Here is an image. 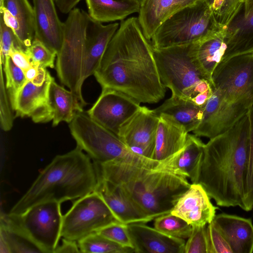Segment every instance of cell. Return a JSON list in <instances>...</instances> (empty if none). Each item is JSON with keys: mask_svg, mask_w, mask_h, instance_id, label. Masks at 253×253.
<instances>
[{"mask_svg": "<svg viewBox=\"0 0 253 253\" xmlns=\"http://www.w3.org/2000/svg\"><path fill=\"white\" fill-rule=\"evenodd\" d=\"M88 13L78 8L72 9L63 22V40L57 54L56 70L61 83L67 86L84 107L82 94L84 82L86 31Z\"/></svg>", "mask_w": 253, "mask_h": 253, "instance_id": "obj_6", "label": "cell"}, {"mask_svg": "<svg viewBox=\"0 0 253 253\" xmlns=\"http://www.w3.org/2000/svg\"><path fill=\"white\" fill-rule=\"evenodd\" d=\"M154 111L158 116L163 114L172 118L189 133L194 131L200 125L204 107L197 105L190 99L171 95Z\"/></svg>", "mask_w": 253, "mask_h": 253, "instance_id": "obj_26", "label": "cell"}, {"mask_svg": "<svg viewBox=\"0 0 253 253\" xmlns=\"http://www.w3.org/2000/svg\"><path fill=\"white\" fill-rule=\"evenodd\" d=\"M217 207L199 183H192L179 198L170 213L177 216L192 226H205L214 219Z\"/></svg>", "mask_w": 253, "mask_h": 253, "instance_id": "obj_16", "label": "cell"}, {"mask_svg": "<svg viewBox=\"0 0 253 253\" xmlns=\"http://www.w3.org/2000/svg\"><path fill=\"white\" fill-rule=\"evenodd\" d=\"M221 27L210 5L198 0L164 22L153 35L151 44L163 48L198 42Z\"/></svg>", "mask_w": 253, "mask_h": 253, "instance_id": "obj_7", "label": "cell"}, {"mask_svg": "<svg viewBox=\"0 0 253 253\" xmlns=\"http://www.w3.org/2000/svg\"><path fill=\"white\" fill-rule=\"evenodd\" d=\"M208 253H233L229 245L212 221L206 225Z\"/></svg>", "mask_w": 253, "mask_h": 253, "instance_id": "obj_42", "label": "cell"}, {"mask_svg": "<svg viewBox=\"0 0 253 253\" xmlns=\"http://www.w3.org/2000/svg\"><path fill=\"white\" fill-rule=\"evenodd\" d=\"M52 77L47 71L41 85L27 81L17 93L11 108L16 117H30L35 123H45L53 120V114L49 100V87Z\"/></svg>", "mask_w": 253, "mask_h": 253, "instance_id": "obj_15", "label": "cell"}, {"mask_svg": "<svg viewBox=\"0 0 253 253\" xmlns=\"http://www.w3.org/2000/svg\"><path fill=\"white\" fill-rule=\"evenodd\" d=\"M152 159L158 162L176 154L184 146L188 132L172 118L160 115Z\"/></svg>", "mask_w": 253, "mask_h": 253, "instance_id": "obj_24", "label": "cell"}, {"mask_svg": "<svg viewBox=\"0 0 253 253\" xmlns=\"http://www.w3.org/2000/svg\"><path fill=\"white\" fill-rule=\"evenodd\" d=\"M212 89V94L204 107L202 120L193 131L197 136L210 139L231 128L247 113L253 103L249 101H228Z\"/></svg>", "mask_w": 253, "mask_h": 253, "instance_id": "obj_12", "label": "cell"}, {"mask_svg": "<svg viewBox=\"0 0 253 253\" xmlns=\"http://www.w3.org/2000/svg\"><path fill=\"white\" fill-rule=\"evenodd\" d=\"M40 66L33 65L30 68L24 71L26 79L28 81H32L38 75Z\"/></svg>", "mask_w": 253, "mask_h": 253, "instance_id": "obj_47", "label": "cell"}, {"mask_svg": "<svg viewBox=\"0 0 253 253\" xmlns=\"http://www.w3.org/2000/svg\"><path fill=\"white\" fill-rule=\"evenodd\" d=\"M154 227L169 236L182 239L190 236L192 226L182 218L170 212L155 218Z\"/></svg>", "mask_w": 253, "mask_h": 253, "instance_id": "obj_33", "label": "cell"}, {"mask_svg": "<svg viewBox=\"0 0 253 253\" xmlns=\"http://www.w3.org/2000/svg\"><path fill=\"white\" fill-rule=\"evenodd\" d=\"M80 253H133L132 248L122 246L97 232L90 234L77 242Z\"/></svg>", "mask_w": 253, "mask_h": 253, "instance_id": "obj_32", "label": "cell"}, {"mask_svg": "<svg viewBox=\"0 0 253 253\" xmlns=\"http://www.w3.org/2000/svg\"><path fill=\"white\" fill-rule=\"evenodd\" d=\"M4 7L15 17L19 26L17 37L27 49L35 37L33 7L28 0H3Z\"/></svg>", "mask_w": 253, "mask_h": 253, "instance_id": "obj_30", "label": "cell"}, {"mask_svg": "<svg viewBox=\"0 0 253 253\" xmlns=\"http://www.w3.org/2000/svg\"><path fill=\"white\" fill-rule=\"evenodd\" d=\"M212 222L233 253L253 252V224L251 219L221 213L215 215Z\"/></svg>", "mask_w": 253, "mask_h": 253, "instance_id": "obj_21", "label": "cell"}, {"mask_svg": "<svg viewBox=\"0 0 253 253\" xmlns=\"http://www.w3.org/2000/svg\"><path fill=\"white\" fill-rule=\"evenodd\" d=\"M245 0H223L220 8L215 16L218 24L227 28L242 9Z\"/></svg>", "mask_w": 253, "mask_h": 253, "instance_id": "obj_40", "label": "cell"}, {"mask_svg": "<svg viewBox=\"0 0 253 253\" xmlns=\"http://www.w3.org/2000/svg\"><path fill=\"white\" fill-rule=\"evenodd\" d=\"M187 239L184 253H208L206 225L192 226V233Z\"/></svg>", "mask_w": 253, "mask_h": 253, "instance_id": "obj_41", "label": "cell"}, {"mask_svg": "<svg viewBox=\"0 0 253 253\" xmlns=\"http://www.w3.org/2000/svg\"><path fill=\"white\" fill-rule=\"evenodd\" d=\"M78 146L55 156L10 210L18 214L45 202L61 203L79 199L95 190L97 174L93 162Z\"/></svg>", "mask_w": 253, "mask_h": 253, "instance_id": "obj_4", "label": "cell"}, {"mask_svg": "<svg viewBox=\"0 0 253 253\" xmlns=\"http://www.w3.org/2000/svg\"><path fill=\"white\" fill-rule=\"evenodd\" d=\"M69 127L73 137L95 164L122 161L149 168L159 162L134 153L116 134L97 123L87 113L78 112Z\"/></svg>", "mask_w": 253, "mask_h": 253, "instance_id": "obj_5", "label": "cell"}, {"mask_svg": "<svg viewBox=\"0 0 253 253\" xmlns=\"http://www.w3.org/2000/svg\"><path fill=\"white\" fill-rule=\"evenodd\" d=\"M140 106V103L122 92L102 88L99 97L86 113L97 123L118 135L122 126Z\"/></svg>", "mask_w": 253, "mask_h": 253, "instance_id": "obj_13", "label": "cell"}, {"mask_svg": "<svg viewBox=\"0 0 253 253\" xmlns=\"http://www.w3.org/2000/svg\"><path fill=\"white\" fill-rule=\"evenodd\" d=\"M211 82L228 101L253 102V52L221 61L212 73Z\"/></svg>", "mask_w": 253, "mask_h": 253, "instance_id": "obj_11", "label": "cell"}, {"mask_svg": "<svg viewBox=\"0 0 253 253\" xmlns=\"http://www.w3.org/2000/svg\"><path fill=\"white\" fill-rule=\"evenodd\" d=\"M49 100L53 114V126L62 122L69 124L78 112H84V107L77 96L59 85L54 78L50 84Z\"/></svg>", "mask_w": 253, "mask_h": 253, "instance_id": "obj_29", "label": "cell"}, {"mask_svg": "<svg viewBox=\"0 0 253 253\" xmlns=\"http://www.w3.org/2000/svg\"><path fill=\"white\" fill-rule=\"evenodd\" d=\"M119 27L118 23L104 25L89 17L85 37L84 80L94 74Z\"/></svg>", "mask_w": 253, "mask_h": 253, "instance_id": "obj_22", "label": "cell"}, {"mask_svg": "<svg viewBox=\"0 0 253 253\" xmlns=\"http://www.w3.org/2000/svg\"><path fill=\"white\" fill-rule=\"evenodd\" d=\"M213 93L212 87L208 90L198 94L190 100L197 105L204 107L208 100L210 98Z\"/></svg>", "mask_w": 253, "mask_h": 253, "instance_id": "obj_46", "label": "cell"}, {"mask_svg": "<svg viewBox=\"0 0 253 253\" xmlns=\"http://www.w3.org/2000/svg\"><path fill=\"white\" fill-rule=\"evenodd\" d=\"M223 1V0H214L211 8L213 12L214 16H215L218 12Z\"/></svg>", "mask_w": 253, "mask_h": 253, "instance_id": "obj_48", "label": "cell"}, {"mask_svg": "<svg viewBox=\"0 0 253 253\" xmlns=\"http://www.w3.org/2000/svg\"><path fill=\"white\" fill-rule=\"evenodd\" d=\"M118 223L121 222L102 198L93 191L78 199L63 215L61 236L78 242L108 225Z\"/></svg>", "mask_w": 253, "mask_h": 253, "instance_id": "obj_10", "label": "cell"}, {"mask_svg": "<svg viewBox=\"0 0 253 253\" xmlns=\"http://www.w3.org/2000/svg\"><path fill=\"white\" fill-rule=\"evenodd\" d=\"M226 28H220L198 43L197 51L198 62L211 81L212 73L221 62L226 49Z\"/></svg>", "mask_w": 253, "mask_h": 253, "instance_id": "obj_28", "label": "cell"}, {"mask_svg": "<svg viewBox=\"0 0 253 253\" xmlns=\"http://www.w3.org/2000/svg\"><path fill=\"white\" fill-rule=\"evenodd\" d=\"M204 0L210 5V6L211 8L213 4L214 0Z\"/></svg>", "mask_w": 253, "mask_h": 253, "instance_id": "obj_50", "label": "cell"}, {"mask_svg": "<svg viewBox=\"0 0 253 253\" xmlns=\"http://www.w3.org/2000/svg\"><path fill=\"white\" fill-rule=\"evenodd\" d=\"M199 42L163 48L152 46L161 81L172 95L191 99L196 86L203 80L211 82L197 59Z\"/></svg>", "mask_w": 253, "mask_h": 253, "instance_id": "obj_8", "label": "cell"}, {"mask_svg": "<svg viewBox=\"0 0 253 253\" xmlns=\"http://www.w3.org/2000/svg\"></svg>", "mask_w": 253, "mask_h": 253, "instance_id": "obj_53", "label": "cell"}, {"mask_svg": "<svg viewBox=\"0 0 253 253\" xmlns=\"http://www.w3.org/2000/svg\"><path fill=\"white\" fill-rule=\"evenodd\" d=\"M3 0H0V5L3 3Z\"/></svg>", "mask_w": 253, "mask_h": 253, "instance_id": "obj_52", "label": "cell"}, {"mask_svg": "<svg viewBox=\"0 0 253 253\" xmlns=\"http://www.w3.org/2000/svg\"><path fill=\"white\" fill-rule=\"evenodd\" d=\"M94 164L98 177L121 187L154 219L170 213L191 185L187 178L160 168L118 161Z\"/></svg>", "mask_w": 253, "mask_h": 253, "instance_id": "obj_3", "label": "cell"}, {"mask_svg": "<svg viewBox=\"0 0 253 253\" xmlns=\"http://www.w3.org/2000/svg\"><path fill=\"white\" fill-rule=\"evenodd\" d=\"M2 63L5 86L11 106L17 93L28 81L24 71L13 62L9 55L5 57Z\"/></svg>", "mask_w": 253, "mask_h": 253, "instance_id": "obj_34", "label": "cell"}, {"mask_svg": "<svg viewBox=\"0 0 253 253\" xmlns=\"http://www.w3.org/2000/svg\"><path fill=\"white\" fill-rule=\"evenodd\" d=\"M248 114L249 119V132L246 179V203L247 211L253 208V103Z\"/></svg>", "mask_w": 253, "mask_h": 253, "instance_id": "obj_35", "label": "cell"}, {"mask_svg": "<svg viewBox=\"0 0 253 253\" xmlns=\"http://www.w3.org/2000/svg\"><path fill=\"white\" fill-rule=\"evenodd\" d=\"M61 203L45 202L18 214L1 213L0 220L21 231L42 253H54L61 237Z\"/></svg>", "mask_w": 253, "mask_h": 253, "instance_id": "obj_9", "label": "cell"}, {"mask_svg": "<svg viewBox=\"0 0 253 253\" xmlns=\"http://www.w3.org/2000/svg\"><path fill=\"white\" fill-rule=\"evenodd\" d=\"M205 144L196 135L188 133L186 143L179 152L159 162L157 168L169 170L195 183Z\"/></svg>", "mask_w": 253, "mask_h": 253, "instance_id": "obj_20", "label": "cell"}, {"mask_svg": "<svg viewBox=\"0 0 253 253\" xmlns=\"http://www.w3.org/2000/svg\"><path fill=\"white\" fill-rule=\"evenodd\" d=\"M3 72L2 63L0 61V121L2 129L7 131L10 130L12 127L13 117L11 112L12 109L5 86Z\"/></svg>", "mask_w": 253, "mask_h": 253, "instance_id": "obj_38", "label": "cell"}, {"mask_svg": "<svg viewBox=\"0 0 253 253\" xmlns=\"http://www.w3.org/2000/svg\"><path fill=\"white\" fill-rule=\"evenodd\" d=\"M94 191L104 201L116 218L126 224L147 223L154 218L144 211L118 185L97 176Z\"/></svg>", "mask_w": 253, "mask_h": 253, "instance_id": "obj_17", "label": "cell"}, {"mask_svg": "<svg viewBox=\"0 0 253 253\" xmlns=\"http://www.w3.org/2000/svg\"><path fill=\"white\" fill-rule=\"evenodd\" d=\"M35 37L55 51H60L63 40V23L59 19L55 0H33Z\"/></svg>", "mask_w": 253, "mask_h": 253, "instance_id": "obj_18", "label": "cell"}, {"mask_svg": "<svg viewBox=\"0 0 253 253\" xmlns=\"http://www.w3.org/2000/svg\"><path fill=\"white\" fill-rule=\"evenodd\" d=\"M249 126L247 112L231 128L205 145L195 183L201 184L219 206H239L247 211Z\"/></svg>", "mask_w": 253, "mask_h": 253, "instance_id": "obj_2", "label": "cell"}, {"mask_svg": "<svg viewBox=\"0 0 253 253\" xmlns=\"http://www.w3.org/2000/svg\"><path fill=\"white\" fill-rule=\"evenodd\" d=\"M0 61L3 62L13 49L26 50L13 30L0 17Z\"/></svg>", "mask_w": 253, "mask_h": 253, "instance_id": "obj_39", "label": "cell"}, {"mask_svg": "<svg viewBox=\"0 0 253 253\" xmlns=\"http://www.w3.org/2000/svg\"><path fill=\"white\" fill-rule=\"evenodd\" d=\"M253 6V0H245L242 13L246 14Z\"/></svg>", "mask_w": 253, "mask_h": 253, "instance_id": "obj_49", "label": "cell"}, {"mask_svg": "<svg viewBox=\"0 0 253 253\" xmlns=\"http://www.w3.org/2000/svg\"><path fill=\"white\" fill-rule=\"evenodd\" d=\"M226 49L221 61L253 52V6L244 14L240 11L226 28Z\"/></svg>", "mask_w": 253, "mask_h": 253, "instance_id": "obj_25", "label": "cell"}, {"mask_svg": "<svg viewBox=\"0 0 253 253\" xmlns=\"http://www.w3.org/2000/svg\"><path fill=\"white\" fill-rule=\"evenodd\" d=\"M198 0H144L138 19L145 38L150 41L159 27L179 10Z\"/></svg>", "mask_w": 253, "mask_h": 253, "instance_id": "obj_23", "label": "cell"}, {"mask_svg": "<svg viewBox=\"0 0 253 253\" xmlns=\"http://www.w3.org/2000/svg\"><path fill=\"white\" fill-rule=\"evenodd\" d=\"M133 0L137 1L138 3H139L140 4H141L144 0Z\"/></svg>", "mask_w": 253, "mask_h": 253, "instance_id": "obj_51", "label": "cell"}, {"mask_svg": "<svg viewBox=\"0 0 253 253\" xmlns=\"http://www.w3.org/2000/svg\"><path fill=\"white\" fill-rule=\"evenodd\" d=\"M13 62L24 71L32 66L31 58L26 50L13 48L9 53Z\"/></svg>", "mask_w": 253, "mask_h": 253, "instance_id": "obj_43", "label": "cell"}, {"mask_svg": "<svg viewBox=\"0 0 253 253\" xmlns=\"http://www.w3.org/2000/svg\"><path fill=\"white\" fill-rule=\"evenodd\" d=\"M158 121L154 110L141 106L122 126L118 136L134 153L151 159Z\"/></svg>", "mask_w": 253, "mask_h": 253, "instance_id": "obj_14", "label": "cell"}, {"mask_svg": "<svg viewBox=\"0 0 253 253\" xmlns=\"http://www.w3.org/2000/svg\"><path fill=\"white\" fill-rule=\"evenodd\" d=\"M0 241V253H42L25 234L2 220Z\"/></svg>", "mask_w": 253, "mask_h": 253, "instance_id": "obj_31", "label": "cell"}, {"mask_svg": "<svg viewBox=\"0 0 253 253\" xmlns=\"http://www.w3.org/2000/svg\"><path fill=\"white\" fill-rule=\"evenodd\" d=\"M80 253L76 241L63 238L62 243L56 248L54 253Z\"/></svg>", "mask_w": 253, "mask_h": 253, "instance_id": "obj_44", "label": "cell"}, {"mask_svg": "<svg viewBox=\"0 0 253 253\" xmlns=\"http://www.w3.org/2000/svg\"><path fill=\"white\" fill-rule=\"evenodd\" d=\"M26 52L30 56L33 65H38L44 68L54 67L57 53L40 40L34 39Z\"/></svg>", "mask_w": 253, "mask_h": 253, "instance_id": "obj_36", "label": "cell"}, {"mask_svg": "<svg viewBox=\"0 0 253 253\" xmlns=\"http://www.w3.org/2000/svg\"><path fill=\"white\" fill-rule=\"evenodd\" d=\"M93 75L102 88L119 91L140 104L156 103L165 96L152 45L135 17L122 21Z\"/></svg>", "mask_w": 253, "mask_h": 253, "instance_id": "obj_1", "label": "cell"}, {"mask_svg": "<svg viewBox=\"0 0 253 253\" xmlns=\"http://www.w3.org/2000/svg\"><path fill=\"white\" fill-rule=\"evenodd\" d=\"M82 0H55L56 5L61 12L68 14Z\"/></svg>", "mask_w": 253, "mask_h": 253, "instance_id": "obj_45", "label": "cell"}, {"mask_svg": "<svg viewBox=\"0 0 253 253\" xmlns=\"http://www.w3.org/2000/svg\"><path fill=\"white\" fill-rule=\"evenodd\" d=\"M136 253H184V239L174 238L146 223L128 224Z\"/></svg>", "mask_w": 253, "mask_h": 253, "instance_id": "obj_19", "label": "cell"}, {"mask_svg": "<svg viewBox=\"0 0 253 253\" xmlns=\"http://www.w3.org/2000/svg\"><path fill=\"white\" fill-rule=\"evenodd\" d=\"M88 14L92 19L101 22L123 20L139 12L141 4L133 0H85Z\"/></svg>", "mask_w": 253, "mask_h": 253, "instance_id": "obj_27", "label": "cell"}, {"mask_svg": "<svg viewBox=\"0 0 253 253\" xmlns=\"http://www.w3.org/2000/svg\"><path fill=\"white\" fill-rule=\"evenodd\" d=\"M96 232L122 246L134 249L128 224L122 223H114Z\"/></svg>", "mask_w": 253, "mask_h": 253, "instance_id": "obj_37", "label": "cell"}]
</instances>
